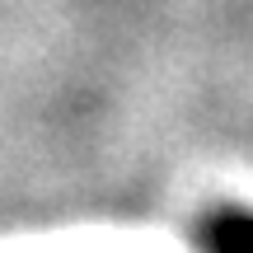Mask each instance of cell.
Here are the masks:
<instances>
[{
  "label": "cell",
  "instance_id": "cell-1",
  "mask_svg": "<svg viewBox=\"0 0 253 253\" xmlns=\"http://www.w3.org/2000/svg\"><path fill=\"white\" fill-rule=\"evenodd\" d=\"M202 253H253V211L249 207H216L197 220Z\"/></svg>",
  "mask_w": 253,
  "mask_h": 253
}]
</instances>
